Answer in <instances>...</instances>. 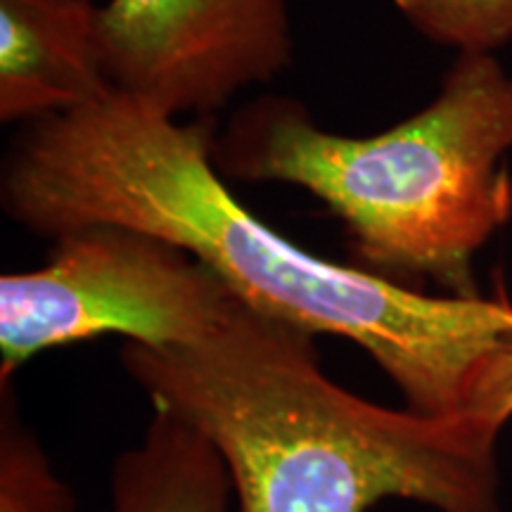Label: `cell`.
<instances>
[{"mask_svg":"<svg viewBox=\"0 0 512 512\" xmlns=\"http://www.w3.org/2000/svg\"><path fill=\"white\" fill-rule=\"evenodd\" d=\"M233 484L209 439L176 415L155 411L143 439L112 472L102 512H230Z\"/></svg>","mask_w":512,"mask_h":512,"instance_id":"cell-7","label":"cell"},{"mask_svg":"<svg viewBox=\"0 0 512 512\" xmlns=\"http://www.w3.org/2000/svg\"><path fill=\"white\" fill-rule=\"evenodd\" d=\"M240 304L219 273L174 242L110 223L69 230L41 268L0 278V380L43 351L102 335L183 347Z\"/></svg>","mask_w":512,"mask_h":512,"instance_id":"cell-4","label":"cell"},{"mask_svg":"<svg viewBox=\"0 0 512 512\" xmlns=\"http://www.w3.org/2000/svg\"><path fill=\"white\" fill-rule=\"evenodd\" d=\"M121 366L155 411L202 432L226 463L238 512H503L498 439L486 415H422L347 392L316 335L242 302L183 347L124 342Z\"/></svg>","mask_w":512,"mask_h":512,"instance_id":"cell-2","label":"cell"},{"mask_svg":"<svg viewBox=\"0 0 512 512\" xmlns=\"http://www.w3.org/2000/svg\"><path fill=\"white\" fill-rule=\"evenodd\" d=\"M411 27L460 55H491L512 41V0H392Z\"/></svg>","mask_w":512,"mask_h":512,"instance_id":"cell-9","label":"cell"},{"mask_svg":"<svg viewBox=\"0 0 512 512\" xmlns=\"http://www.w3.org/2000/svg\"><path fill=\"white\" fill-rule=\"evenodd\" d=\"M503 406L508 415L512 418V363H510V370H508V377H505V392H503Z\"/></svg>","mask_w":512,"mask_h":512,"instance_id":"cell-10","label":"cell"},{"mask_svg":"<svg viewBox=\"0 0 512 512\" xmlns=\"http://www.w3.org/2000/svg\"><path fill=\"white\" fill-rule=\"evenodd\" d=\"M510 150L512 76L494 55H458L430 105L375 136H339L302 100L259 95L211 157L226 181L318 197L344 223L349 264L477 297L475 256L512 221Z\"/></svg>","mask_w":512,"mask_h":512,"instance_id":"cell-3","label":"cell"},{"mask_svg":"<svg viewBox=\"0 0 512 512\" xmlns=\"http://www.w3.org/2000/svg\"><path fill=\"white\" fill-rule=\"evenodd\" d=\"M209 124L131 95L24 124L0 164V207L41 238L86 226L136 228L207 264L242 302L311 335L356 344L422 415H486L503 425L512 299L430 294L287 240L228 188Z\"/></svg>","mask_w":512,"mask_h":512,"instance_id":"cell-1","label":"cell"},{"mask_svg":"<svg viewBox=\"0 0 512 512\" xmlns=\"http://www.w3.org/2000/svg\"><path fill=\"white\" fill-rule=\"evenodd\" d=\"M0 512H74V496L0 380Z\"/></svg>","mask_w":512,"mask_h":512,"instance_id":"cell-8","label":"cell"},{"mask_svg":"<svg viewBox=\"0 0 512 512\" xmlns=\"http://www.w3.org/2000/svg\"><path fill=\"white\" fill-rule=\"evenodd\" d=\"M114 91L181 119L209 117L292 64L287 0H100Z\"/></svg>","mask_w":512,"mask_h":512,"instance_id":"cell-5","label":"cell"},{"mask_svg":"<svg viewBox=\"0 0 512 512\" xmlns=\"http://www.w3.org/2000/svg\"><path fill=\"white\" fill-rule=\"evenodd\" d=\"M112 91L100 0H0L3 124H34Z\"/></svg>","mask_w":512,"mask_h":512,"instance_id":"cell-6","label":"cell"}]
</instances>
